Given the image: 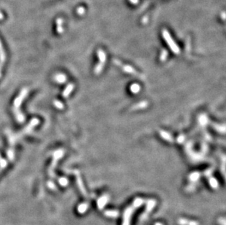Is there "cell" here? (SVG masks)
<instances>
[{
    "mask_svg": "<svg viewBox=\"0 0 226 225\" xmlns=\"http://www.w3.org/2000/svg\"><path fill=\"white\" fill-rule=\"evenodd\" d=\"M130 2L133 3V4H136V3H138V0H130Z\"/></svg>",
    "mask_w": 226,
    "mask_h": 225,
    "instance_id": "obj_10",
    "label": "cell"
},
{
    "mask_svg": "<svg viewBox=\"0 0 226 225\" xmlns=\"http://www.w3.org/2000/svg\"><path fill=\"white\" fill-rule=\"evenodd\" d=\"M103 66H104V64H101V63H99L97 65V67H96L95 69H94L95 74L100 73V72L102 71V68H103Z\"/></svg>",
    "mask_w": 226,
    "mask_h": 225,
    "instance_id": "obj_7",
    "label": "cell"
},
{
    "mask_svg": "<svg viewBox=\"0 0 226 225\" xmlns=\"http://www.w3.org/2000/svg\"><path fill=\"white\" fill-rule=\"evenodd\" d=\"M72 88H73V85L72 84H70L67 87L66 89L65 90V92H63V97H67L70 94V92L72 91Z\"/></svg>",
    "mask_w": 226,
    "mask_h": 225,
    "instance_id": "obj_4",
    "label": "cell"
},
{
    "mask_svg": "<svg viewBox=\"0 0 226 225\" xmlns=\"http://www.w3.org/2000/svg\"><path fill=\"white\" fill-rule=\"evenodd\" d=\"M27 92H28V90L26 89V88H24V89L22 91V92L21 93V94L18 96V98L15 100L14 112L16 116L17 120H18L19 122H23V121H24V117H23L22 114L20 112V110L18 108H19V106L21 105V102H22L23 100L24 99V97H26V94H27Z\"/></svg>",
    "mask_w": 226,
    "mask_h": 225,
    "instance_id": "obj_1",
    "label": "cell"
},
{
    "mask_svg": "<svg viewBox=\"0 0 226 225\" xmlns=\"http://www.w3.org/2000/svg\"><path fill=\"white\" fill-rule=\"evenodd\" d=\"M97 54H98L99 61H100L99 63L104 64H105V60H106V56H105V52H104L103 51H102V50H99Z\"/></svg>",
    "mask_w": 226,
    "mask_h": 225,
    "instance_id": "obj_3",
    "label": "cell"
},
{
    "mask_svg": "<svg viewBox=\"0 0 226 225\" xmlns=\"http://www.w3.org/2000/svg\"><path fill=\"white\" fill-rule=\"evenodd\" d=\"M130 90H131V92H133V93H135V94L138 93V92H140V86L136 84V83L133 84L130 87Z\"/></svg>",
    "mask_w": 226,
    "mask_h": 225,
    "instance_id": "obj_6",
    "label": "cell"
},
{
    "mask_svg": "<svg viewBox=\"0 0 226 225\" xmlns=\"http://www.w3.org/2000/svg\"><path fill=\"white\" fill-rule=\"evenodd\" d=\"M55 80H56L57 82H59V83H64V82H65V80H66V78H65V76L64 75L60 74V75L56 76Z\"/></svg>",
    "mask_w": 226,
    "mask_h": 225,
    "instance_id": "obj_5",
    "label": "cell"
},
{
    "mask_svg": "<svg viewBox=\"0 0 226 225\" xmlns=\"http://www.w3.org/2000/svg\"><path fill=\"white\" fill-rule=\"evenodd\" d=\"M162 34H163V37L164 38L165 41L166 42L167 45L169 46V48H171V50L173 53H175L176 54H179L180 52L179 48L178 47V45L176 44V43L174 42V40L172 38L171 35L170 34V33L168 32V31L167 29H163L162 31Z\"/></svg>",
    "mask_w": 226,
    "mask_h": 225,
    "instance_id": "obj_2",
    "label": "cell"
},
{
    "mask_svg": "<svg viewBox=\"0 0 226 225\" xmlns=\"http://www.w3.org/2000/svg\"><path fill=\"white\" fill-rule=\"evenodd\" d=\"M124 70H125V71H127V73H134V72H133V71H134L133 68H130V66H126L125 68H124Z\"/></svg>",
    "mask_w": 226,
    "mask_h": 225,
    "instance_id": "obj_8",
    "label": "cell"
},
{
    "mask_svg": "<svg viewBox=\"0 0 226 225\" xmlns=\"http://www.w3.org/2000/svg\"><path fill=\"white\" fill-rule=\"evenodd\" d=\"M54 105L58 107V108H63V105H62V104L60 102H58V101L54 102Z\"/></svg>",
    "mask_w": 226,
    "mask_h": 225,
    "instance_id": "obj_9",
    "label": "cell"
}]
</instances>
